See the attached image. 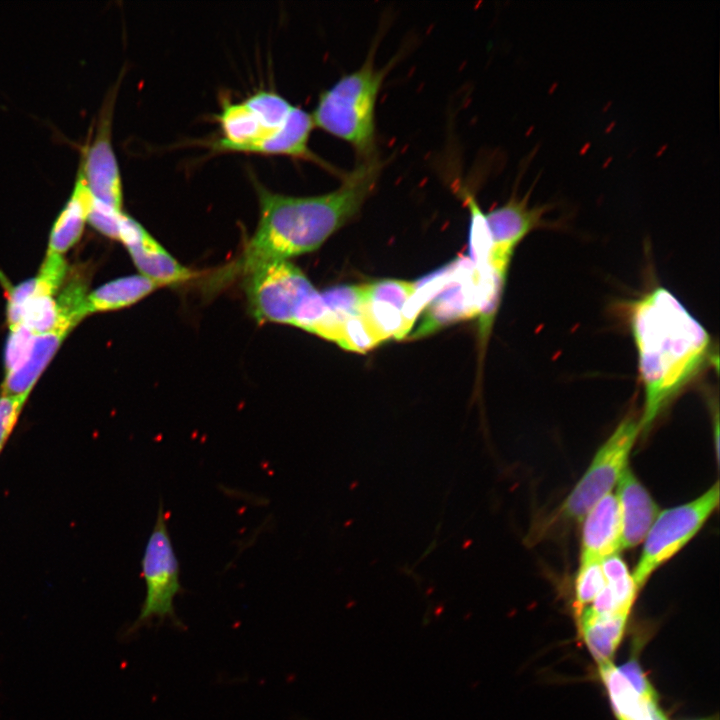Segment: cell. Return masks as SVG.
Wrapping results in <instances>:
<instances>
[{
    "label": "cell",
    "instance_id": "cell-1",
    "mask_svg": "<svg viewBox=\"0 0 720 720\" xmlns=\"http://www.w3.org/2000/svg\"><path fill=\"white\" fill-rule=\"evenodd\" d=\"M384 163L379 155L357 161L344 172L341 185L315 196H291L273 192L254 181L259 219L256 230L240 256L213 274V287L255 267L312 252L358 214L374 191Z\"/></svg>",
    "mask_w": 720,
    "mask_h": 720
},
{
    "label": "cell",
    "instance_id": "cell-2",
    "mask_svg": "<svg viewBox=\"0 0 720 720\" xmlns=\"http://www.w3.org/2000/svg\"><path fill=\"white\" fill-rule=\"evenodd\" d=\"M631 329L644 387L642 431L679 391L713 360L707 330L667 289L658 287L637 300Z\"/></svg>",
    "mask_w": 720,
    "mask_h": 720
},
{
    "label": "cell",
    "instance_id": "cell-3",
    "mask_svg": "<svg viewBox=\"0 0 720 720\" xmlns=\"http://www.w3.org/2000/svg\"><path fill=\"white\" fill-rule=\"evenodd\" d=\"M375 50L371 47L359 69L323 91L311 114L314 127L351 145L357 161L378 155L376 102L388 67L375 66Z\"/></svg>",
    "mask_w": 720,
    "mask_h": 720
},
{
    "label": "cell",
    "instance_id": "cell-4",
    "mask_svg": "<svg viewBox=\"0 0 720 720\" xmlns=\"http://www.w3.org/2000/svg\"><path fill=\"white\" fill-rule=\"evenodd\" d=\"M141 569L146 594L139 616L127 630V634L135 633L153 621L160 624L168 621L176 628H183L174 607L175 597L183 591L179 577L180 568L162 502L145 546Z\"/></svg>",
    "mask_w": 720,
    "mask_h": 720
},
{
    "label": "cell",
    "instance_id": "cell-5",
    "mask_svg": "<svg viewBox=\"0 0 720 720\" xmlns=\"http://www.w3.org/2000/svg\"><path fill=\"white\" fill-rule=\"evenodd\" d=\"M718 503L719 483L715 482L696 499L658 514L643 541L642 553L632 574L638 590L699 532Z\"/></svg>",
    "mask_w": 720,
    "mask_h": 720
},
{
    "label": "cell",
    "instance_id": "cell-6",
    "mask_svg": "<svg viewBox=\"0 0 720 720\" xmlns=\"http://www.w3.org/2000/svg\"><path fill=\"white\" fill-rule=\"evenodd\" d=\"M244 277L249 311L262 323L294 326L305 303L317 291L305 274L288 260L261 264Z\"/></svg>",
    "mask_w": 720,
    "mask_h": 720
},
{
    "label": "cell",
    "instance_id": "cell-7",
    "mask_svg": "<svg viewBox=\"0 0 720 720\" xmlns=\"http://www.w3.org/2000/svg\"><path fill=\"white\" fill-rule=\"evenodd\" d=\"M640 430V421L633 417L625 418L616 427L562 503L561 517L568 521L582 520L599 500L610 494L628 466V458Z\"/></svg>",
    "mask_w": 720,
    "mask_h": 720
},
{
    "label": "cell",
    "instance_id": "cell-8",
    "mask_svg": "<svg viewBox=\"0 0 720 720\" xmlns=\"http://www.w3.org/2000/svg\"><path fill=\"white\" fill-rule=\"evenodd\" d=\"M415 292L416 283L403 280L365 284L360 315L379 344L408 335L414 325L408 318V308Z\"/></svg>",
    "mask_w": 720,
    "mask_h": 720
},
{
    "label": "cell",
    "instance_id": "cell-9",
    "mask_svg": "<svg viewBox=\"0 0 720 720\" xmlns=\"http://www.w3.org/2000/svg\"><path fill=\"white\" fill-rule=\"evenodd\" d=\"M532 187L522 198L514 193L503 206L484 213L490 238L488 261L498 270L507 272L516 246L529 232L543 225L542 215L549 208L529 207Z\"/></svg>",
    "mask_w": 720,
    "mask_h": 720
},
{
    "label": "cell",
    "instance_id": "cell-10",
    "mask_svg": "<svg viewBox=\"0 0 720 720\" xmlns=\"http://www.w3.org/2000/svg\"><path fill=\"white\" fill-rule=\"evenodd\" d=\"M118 239L127 247L141 275L159 287L183 283L198 276L180 264L140 223L125 213Z\"/></svg>",
    "mask_w": 720,
    "mask_h": 720
},
{
    "label": "cell",
    "instance_id": "cell-11",
    "mask_svg": "<svg viewBox=\"0 0 720 720\" xmlns=\"http://www.w3.org/2000/svg\"><path fill=\"white\" fill-rule=\"evenodd\" d=\"M480 314L478 274L474 267L470 276L451 279L425 305L422 317L411 337L417 339L459 320Z\"/></svg>",
    "mask_w": 720,
    "mask_h": 720
},
{
    "label": "cell",
    "instance_id": "cell-12",
    "mask_svg": "<svg viewBox=\"0 0 720 720\" xmlns=\"http://www.w3.org/2000/svg\"><path fill=\"white\" fill-rule=\"evenodd\" d=\"M79 169L94 199L122 211V181L110 140V117L107 113L101 120L94 141L84 151Z\"/></svg>",
    "mask_w": 720,
    "mask_h": 720
},
{
    "label": "cell",
    "instance_id": "cell-13",
    "mask_svg": "<svg viewBox=\"0 0 720 720\" xmlns=\"http://www.w3.org/2000/svg\"><path fill=\"white\" fill-rule=\"evenodd\" d=\"M583 519L580 566L601 563L622 549V525L616 496L603 497Z\"/></svg>",
    "mask_w": 720,
    "mask_h": 720
},
{
    "label": "cell",
    "instance_id": "cell-14",
    "mask_svg": "<svg viewBox=\"0 0 720 720\" xmlns=\"http://www.w3.org/2000/svg\"><path fill=\"white\" fill-rule=\"evenodd\" d=\"M616 498L622 525V548H633L644 541L660 513L659 507L628 466L617 481Z\"/></svg>",
    "mask_w": 720,
    "mask_h": 720
},
{
    "label": "cell",
    "instance_id": "cell-15",
    "mask_svg": "<svg viewBox=\"0 0 720 720\" xmlns=\"http://www.w3.org/2000/svg\"><path fill=\"white\" fill-rule=\"evenodd\" d=\"M91 199L79 169L72 194L52 227L48 252L61 255L79 240L87 221Z\"/></svg>",
    "mask_w": 720,
    "mask_h": 720
},
{
    "label": "cell",
    "instance_id": "cell-16",
    "mask_svg": "<svg viewBox=\"0 0 720 720\" xmlns=\"http://www.w3.org/2000/svg\"><path fill=\"white\" fill-rule=\"evenodd\" d=\"M629 613L590 615L582 611L577 615L583 640L599 665L611 662L622 640Z\"/></svg>",
    "mask_w": 720,
    "mask_h": 720
},
{
    "label": "cell",
    "instance_id": "cell-17",
    "mask_svg": "<svg viewBox=\"0 0 720 720\" xmlns=\"http://www.w3.org/2000/svg\"><path fill=\"white\" fill-rule=\"evenodd\" d=\"M65 335L50 332L35 337L27 361L16 371L6 374L1 395L28 396L36 380L59 348Z\"/></svg>",
    "mask_w": 720,
    "mask_h": 720
},
{
    "label": "cell",
    "instance_id": "cell-18",
    "mask_svg": "<svg viewBox=\"0 0 720 720\" xmlns=\"http://www.w3.org/2000/svg\"><path fill=\"white\" fill-rule=\"evenodd\" d=\"M599 671L618 720H653L657 700L643 698L612 662L599 665Z\"/></svg>",
    "mask_w": 720,
    "mask_h": 720
},
{
    "label": "cell",
    "instance_id": "cell-19",
    "mask_svg": "<svg viewBox=\"0 0 720 720\" xmlns=\"http://www.w3.org/2000/svg\"><path fill=\"white\" fill-rule=\"evenodd\" d=\"M157 284L142 275L110 281L88 295V312H102L130 306L149 295Z\"/></svg>",
    "mask_w": 720,
    "mask_h": 720
},
{
    "label": "cell",
    "instance_id": "cell-20",
    "mask_svg": "<svg viewBox=\"0 0 720 720\" xmlns=\"http://www.w3.org/2000/svg\"><path fill=\"white\" fill-rule=\"evenodd\" d=\"M56 303L59 315L56 332L66 336L89 313L85 280L80 277L71 279L61 292Z\"/></svg>",
    "mask_w": 720,
    "mask_h": 720
},
{
    "label": "cell",
    "instance_id": "cell-21",
    "mask_svg": "<svg viewBox=\"0 0 720 720\" xmlns=\"http://www.w3.org/2000/svg\"><path fill=\"white\" fill-rule=\"evenodd\" d=\"M601 568L606 585L611 589L619 609L630 612L638 589L625 562L619 556L613 555L601 562Z\"/></svg>",
    "mask_w": 720,
    "mask_h": 720
},
{
    "label": "cell",
    "instance_id": "cell-22",
    "mask_svg": "<svg viewBox=\"0 0 720 720\" xmlns=\"http://www.w3.org/2000/svg\"><path fill=\"white\" fill-rule=\"evenodd\" d=\"M58 320L57 303L51 295L35 293L23 307L21 324L35 335L56 332Z\"/></svg>",
    "mask_w": 720,
    "mask_h": 720
},
{
    "label": "cell",
    "instance_id": "cell-23",
    "mask_svg": "<svg viewBox=\"0 0 720 720\" xmlns=\"http://www.w3.org/2000/svg\"><path fill=\"white\" fill-rule=\"evenodd\" d=\"M606 586L601 563L581 565L575 582V609L577 615L595 599Z\"/></svg>",
    "mask_w": 720,
    "mask_h": 720
},
{
    "label": "cell",
    "instance_id": "cell-24",
    "mask_svg": "<svg viewBox=\"0 0 720 720\" xmlns=\"http://www.w3.org/2000/svg\"><path fill=\"white\" fill-rule=\"evenodd\" d=\"M36 335L23 324L12 327L5 349L7 374L19 369L29 358Z\"/></svg>",
    "mask_w": 720,
    "mask_h": 720
},
{
    "label": "cell",
    "instance_id": "cell-25",
    "mask_svg": "<svg viewBox=\"0 0 720 720\" xmlns=\"http://www.w3.org/2000/svg\"><path fill=\"white\" fill-rule=\"evenodd\" d=\"M123 212L116 210L92 197L88 209L87 221L98 232L113 238H119Z\"/></svg>",
    "mask_w": 720,
    "mask_h": 720
},
{
    "label": "cell",
    "instance_id": "cell-26",
    "mask_svg": "<svg viewBox=\"0 0 720 720\" xmlns=\"http://www.w3.org/2000/svg\"><path fill=\"white\" fill-rule=\"evenodd\" d=\"M66 274V264L61 255L48 252L36 279L37 292L51 295L60 288Z\"/></svg>",
    "mask_w": 720,
    "mask_h": 720
},
{
    "label": "cell",
    "instance_id": "cell-27",
    "mask_svg": "<svg viewBox=\"0 0 720 720\" xmlns=\"http://www.w3.org/2000/svg\"><path fill=\"white\" fill-rule=\"evenodd\" d=\"M28 396H0V453L11 435Z\"/></svg>",
    "mask_w": 720,
    "mask_h": 720
},
{
    "label": "cell",
    "instance_id": "cell-28",
    "mask_svg": "<svg viewBox=\"0 0 720 720\" xmlns=\"http://www.w3.org/2000/svg\"><path fill=\"white\" fill-rule=\"evenodd\" d=\"M36 279H29L10 288L8 292L7 319L10 328L22 322V311L25 303L36 293Z\"/></svg>",
    "mask_w": 720,
    "mask_h": 720
},
{
    "label": "cell",
    "instance_id": "cell-29",
    "mask_svg": "<svg viewBox=\"0 0 720 720\" xmlns=\"http://www.w3.org/2000/svg\"><path fill=\"white\" fill-rule=\"evenodd\" d=\"M618 670L643 698L647 700H657L654 688L645 677L636 659L631 658L618 667Z\"/></svg>",
    "mask_w": 720,
    "mask_h": 720
},
{
    "label": "cell",
    "instance_id": "cell-30",
    "mask_svg": "<svg viewBox=\"0 0 720 720\" xmlns=\"http://www.w3.org/2000/svg\"><path fill=\"white\" fill-rule=\"evenodd\" d=\"M653 720H668L663 711L659 708L658 704L653 707L652 710Z\"/></svg>",
    "mask_w": 720,
    "mask_h": 720
},
{
    "label": "cell",
    "instance_id": "cell-31",
    "mask_svg": "<svg viewBox=\"0 0 720 720\" xmlns=\"http://www.w3.org/2000/svg\"><path fill=\"white\" fill-rule=\"evenodd\" d=\"M692 720H718L717 716H710L706 718H700V719H692Z\"/></svg>",
    "mask_w": 720,
    "mask_h": 720
}]
</instances>
